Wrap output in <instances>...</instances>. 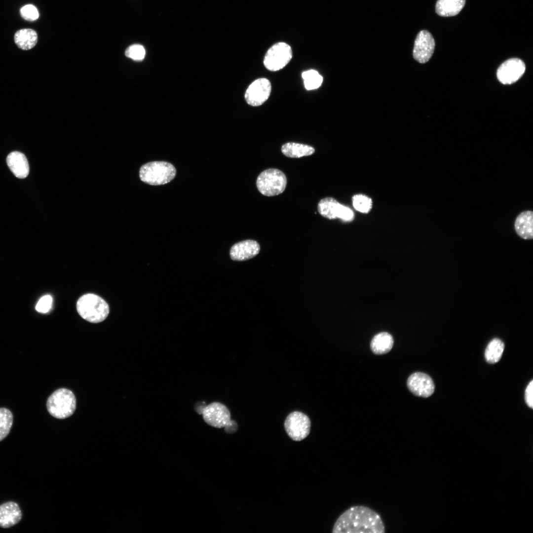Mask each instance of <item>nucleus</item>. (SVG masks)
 <instances>
[{"instance_id":"nucleus-1","label":"nucleus","mask_w":533,"mask_h":533,"mask_svg":"<svg viewBox=\"0 0 533 533\" xmlns=\"http://www.w3.org/2000/svg\"><path fill=\"white\" fill-rule=\"evenodd\" d=\"M384 527L380 515L364 506H353L338 518L333 533H383Z\"/></svg>"},{"instance_id":"nucleus-2","label":"nucleus","mask_w":533,"mask_h":533,"mask_svg":"<svg viewBox=\"0 0 533 533\" xmlns=\"http://www.w3.org/2000/svg\"><path fill=\"white\" fill-rule=\"evenodd\" d=\"M78 314L91 323H99L105 320L109 313L107 303L99 296L87 294L81 296L76 303Z\"/></svg>"},{"instance_id":"nucleus-3","label":"nucleus","mask_w":533,"mask_h":533,"mask_svg":"<svg viewBox=\"0 0 533 533\" xmlns=\"http://www.w3.org/2000/svg\"><path fill=\"white\" fill-rule=\"evenodd\" d=\"M176 174L175 167L166 161H152L144 164L139 171L140 179L151 185H161L172 181Z\"/></svg>"},{"instance_id":"nucleus-4","label":"nucleus","mask_w":533,"mask_h":533,"mask_svg":"<svg viewBox=\"0 0 533 533\" xmlns=\"http://www.w3.org/2000/svg\"><path fill=\"white\" fill-rule=\"evenodd\" d=\"M49 413L57 419H65L74 413L76 399L73 392L67 388L55 390L48 397L46 403Z\"/></svg>"},{"instance_id":"nucleus-5","label":"nucleus","mask_w":533,"mask_h":533,"mask_svg":"<svg viewBox=\"0 0 533 533\" xmlns=\"http://www.w3.org/2000/svg\"><path fill=\"white\" fill-rule=\"evenodd\" d=\"M287 178L280 170L269 168L261 172L256 180V185L262 194L272 196L282 193L286 187Z\"/></svg>"},{"instance_id":"nucleus-6","label":"nucleus","mask_w":533,"mask_h":533,"mask_svg":"<svg viewBox=\"0 0 533 533\" xmlns=\"http://www.w3.org/2000/svg\"><path fill=\"white\" fill-rule=\"evenodd\" d=\"M310 420L302 412L294 411L289 414L284 422V428L288 436L293 440L300 441L306 438L310 430Z\"/></svg>"},{"instance_id":"nucleus-7","label":"nucleus","mask_w":533,"mask_h":533,"mask_svg":"<svg viewBox=\"0 0 533 533\" xmlns=\"http://www.w3.org/2000/svg\"><path fill=\"white\" fill-rule=\"evenodd\" d=\"M292 51L289 45L280 42L273 45L266 53L264 64L270 71H277L283 68L291 60Z\"/></svg>"},{"instance_id":"nucleus-8","label":"nucleus","mask_w":533,"mask_h":533,"mask_svg":"<svg viewBox=\"0 0 533 533\" xmlns=\"http://www.w3.org/2000/svg\"><path fill=\"white\" fill-rule=\"evenodd\" d=\"M526 70L524 62L518 58H511L504 62L497 70V77L503 84H510L517 81Z\"/></svg>"},{"instance_id":"nucleus-9","label":"nucleus","mask_w":533,"mask_h":533,"mask_svg":"<svg viewBox=\"0 0 533 533\" xmlns=\"http://www.w3.org/2000/svg\"><path fill=\"white\" fill-rule=\"evenodd\" d=\"M271 86L268 79L260 78L255 80L248 87L245 94L246 102L252 106L262 105L268 98Z\"/></svg>"},{"instance_id":"nucleus-10","label":"nucleus","mask_w":533,"mask_h":533,"mask_svg":"<svg viewBox=\"0 0 533 533\" xmlns=\"http://www.w3.org/2000/svg\"><path fill=\"white\" fill-rule=\"evenodd\" d=\"M435 41L427 30H422L418 34L413 52L414 58L420 63H425L431 57L435 48Z\"/></svg>"},{"instance_id":"nucleus-11","label":"nucleus","mask_w":533,"mask_h":533,"mask_svg":"<svg viewBox=\"0 0 533 533\" xmlns=\"http://www.w3.org/2000/svg\"><path fill=\"white\" fill-rule=\"evenodd\" d=\"M202 415L206 423L218 428L224 427L231 420L228 409L219 402H213L206 406Z\"/></svg>"},{"instance_id":"nucleus-12","label":"nucleus","mask_w":533,"mask_h":533,"mask_svg":"<svg viewBox=\"0 0 533 533\" xmlns=\"http://www.w3.org/2000/svg\"><path fill=\"white\" fill-rule=\"evenodd\" d=\"M408 388L415 395L427 398L434 392L435 386L432 379L428 375L421 373H413L408 378Z\"/></svg>"},{"instance_id":"nucleus-13","label":"nucleus","mask_w":533,"mask_h":533,"mask_svg":"<svg viewBox=\"0 0 533 533\" xmlns=\"http://www.w3.org/2000/svg\"><path fill=\"white\" fill-rule=\"evenodd\" d=\"M260 250V245L256 241L246 240L233 245L229 254L231 259L234 261H245L256 256Z\"/></svg>"},{"instance_id":"nucleus-14","label":"nucleus","mask_w":533,"mask_h":533,"mask_svg":"<svg viewBox=\"0 0 533 533\" xmlns=\"http://www.w3.org/2000/svg\"><path fill=\"white\" fill-rule=\"evenodd\" d=\"M22 518V512L18 504L9 501L0 505V527L10 528L18 523Z\"/></svg>"},{"instance_id":"nucleus-15","label":"nucleus","mask_w":533,"mask_h":533,"mask_svg":"<svg viewBox=\"0 0 533 533\" xmlns=\"http://www.w3.org/2000/svg\"><path fill=\"white\" fill-rule=\"evenodd\" d=\"M6 163L14 175L18 178H25L29 174V166L25 155L19 152L10 153L6 158Z\"/></svg>"},{"instance_id":"nucleus-16","label":"nucleus","mask_w":533,"mask_h":533,"mask_svg":"<svg viewBox=\"0 0 533 533\" xmlns=\"http://www.w3.org/2000/svg\"><path fill=\"white\" fill-rule=\"evenodd\" d=\"M517 234L525 239L533 237V212L528 210L522 212L516 218L514 224Z\"/></svg>"},{"instance_id":"nucleus-17","label":"nucleus","mask_w":533,"mask_h":533,"mask_svg":"<svg viewBox=\"0 0 533 533\" xmlns=\"http://www.w3.org/2000/svg\"><path fill=\"white\" fill-rule=\"evenodd\" d=\"M465 4V0H438L435 11L441 16H453L460 12Z\"/></svg>"},{"instance_id":"nucleus-18","label":"nucleus","mask_w":533,"mask_h":533,"mask_svg":"<svg viewBox=\"0 0 533 533\" xmlns=\"http://www.w3.org/2000/svg\"><path fill=\"white\" fill-rule=\"evenodd\" d=\"M393 345V339L389 333L381 332L375 335L371 342V349L376 354L388 352Z\"/></svg>"},{"instance_id":"nucleus-19","label":"nucleus","mask_w":533,"mask_h":533,"mask_svg":"<svg viewBox=\"0 0 533 533\" xmlns=\"http://www.w3.org/2000/svg\"><path fill=\"white\" fill-rule=\"evenodd\" d=\"M281 152L284 155L290 158H300L312 154L315 152V149L307 145L289 142L282 146Z\"/></svg>"},{"instance_id":"nucleus-20","label":"nucleus","mask_w":533,"mask_h":533,"mask_svg":"<svg viewBox=\"0 0 533 533\" xmlns=\"http://www.w3.org/2000/svg\"><path fill=\"white\" fill-rule=\"evenodd\" d=\"M14 41L20 49L29 50L36 45L38 41V35L33 29H21L15 34Z\"/></svg>"},{"instance_id":"nucleus-21","label":"nucleus","mask_w":533,"mask_h":533,"mask_svg":"<svg viewBox=\"0 0 533 533\" xmlns=\"http://www.w3.org/2000/svg\"><path fill=\"white\" fill-rule=\"evenodd\" d=\"M339 204L340 203L333 197H325L320 200L317 209L322 216L330 220H334L337 219Z\"/></svg>"},{"instance_id":"nucleus-22","label":"nucleus","mask_w":533,"mask_h":533,"mask_svg":"<svg viewBox=\"0 0 533 533\" xmlns=\"http://www.w3.org/2000/svg\"><path fill=\"white\" fill-rule=\"evenodd\" d=\"M504 349V344L499 339H493L488 344L485 351L486 361L490 364L497 363L500 359Z\"/></svg>"},{"instance_id":"nucleus-23","label":"nucleus","mask_w":533,"mask_h":533,"mask_svg":"<svg viewBox=\"0 0 533 533\" xmlns=\"http://www.w3.org/2000/svg\"><path fill=\"white\" fill-rule=\"evenodd\" d=\"M304 85L307 90L317 89L319 87L323 81V77L314 70H310L303 72L302 74Z\"/></svg>"},{"instance_id":"nucleus-24","label":"nucleus","mask_w":533,"mask_h":533,"mask_svg":"<svg viewBox=\"0 0 533 533\" xmlns=\"http://www.w3.org/2000/svg\"><path fill=\"white\" fill-rule=\"evenodd\" d=\"M13 422V415L8 409L0 408V441L9 434Z\"/></svg>"},{"instance_id":"nucleus-25","label":"nucleus","mask_w":533,"mask_h":533,"mask_svg":"<svg viewBox=\"0 0 533 533\" xmlns=\"http://www.w3.org/2000/svg\"><path fill=\"white\" fill-rule=\"evenodd\" d=\"M352 201L354 209L361 213H367L372 209V200L365 195L355 194L352 198Z\"/></svg>"},{"instance_id":"nucleus-26","label":"nucleus","mask_w":533,"mask_h":533,"mask_svg":"<svg viewBox=\"0 0 533 533\" xmlns=\"http://www.w3.org/2000/svg\"><path fill=\"white\" fill-rule=\"evenodd\" d=\"M125 54L133 60L139 61L144 58L146 51L142 45L135 44L129 46L125 50Z\"/></svg>"},{"instance_id":"nucleus-27","label":"nucleus","mask_w":533,"mask_h":533,"mask_svg":"<svg viewBox=\"0 0 533 533\" xmlns=\"http://www.w3.org/2000/svg\"><path fill=\"white\" fill-rule=\"evenodd\" d=\"M20 14L26 20L34 21L37 19L39 14L37 8L32 4H27L21 8Z\"/></svg>"},{"instance_id":"nucleus-28","label":"nucleus","mask_w":533,"mask_h":533,"mask_svg":"<svg viewBox=\"0 0 533 533\" xmlns=\"http://www.w3.org/2000/svg\"><path fill=\"white\" fill-rule=\"evenodd\" d=\"M52 302L53 299L51 296L47 295L42 296L36 305V310L41 313L48 312L52 307Z\"/></svg>"},{"instance_id":"nucleus-29","label":"nucleus","mask_w":533,"mask_h":533,"mask_svg":"<svg viewBox=\"0 0 533 533\" xmlns=\"http://www.w3.org/2000/svg\"><path fill=\"white\" fill-rule=\"evenodd\" d=\"M354 215L353 211L348 207L339 204L337 218L344 222H350L353 220Z\"/></svg>"},{"instance_id":"nucleus-30","label":"nucleus","mask_w":533,"mask_h":533,"mask_svg":"<svg viewBox=\"0 0 533 533\" xmlns=\"http://www.w3.org/2000/svg\"><path fill=\"white\" fill-rule=\"evenodd\" d=\"M533 381L532 380L527 385L525 390V399L527 405L530 408H533Z\"/></svg>"},{"instance_id":"nucleus-31","label":"nucleus","mask_w":533,"mask_h":533,"mask_svg":"<svg viewBox=\"0 0 533 533\" xmlns=\"http://www.w3.org/2000/svg\"><path fill=\"white\" fill-rule=\"evenodd\" d=\"M224 428L225 431L227 433L231 434L237 431L238 425L235 421L231 419Z\"/></svg>"},{"instance_id":"nucleus-32","label":"nucleus","mask_w":533,"mask_h":533,"mask_svg":"<svg viewBox=\"0 0 533 533\" xmlns=\"http://www.w3.org/2000/svg\"><path fill=\"white\" fill-rule=\"evenodd\" d=\"M206 406L205 402H199L195 404L194 409L197 413L202 415Z\"/></svg>"}]
</instances>
